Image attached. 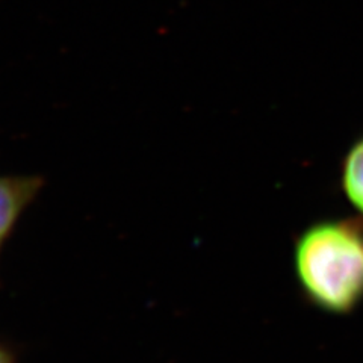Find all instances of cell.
<instances>
[{"mask_svg":"<svg viewBox=\"0 0 363 363\" xmlns=\"http://www.w3.org/2000/svg\"><path fill=\"white\" fill-rule=\"evenodd\" d=\"M295 274L316 308L345 315L363 300V217L320 221L294 250Z\"/></svg>","mask_w":363,"mask_h":363,"instance_id":"6da1fadb","label":"cell"},{"mask_svg":"<svg viewBox=\"0 0 363 363\" xmlns=\"http://www.w3.org/2000/svg\"><path fill=\"white\" fill-rule=\"evenodd\" d=\"M43 186L40 176H0V253Z\"/></svg>","mask_w":363,"mask_h":363,"instance_id":"7a4b0ae2","label":"cell"},{"mask_svg":"<svg viewBox=\"0 0 363 363\" xmlns=\"http://www.w3.org/2000/svg\"><path fill=\"white\" fill-rule=\"evenodd\" d=\"M342 189L363 217V136L347 153L342 164Z\"/></svg>","mask_w":363,"mask_h":363,"instance_id":"3957f363","label":"cell"},{"mask_svg":"<svg viewBox=\"0 0 363 363\" xmlns=\"http://www.w3.org/2000/svg\"><path fill=\"white\" fill-rule=\"evenodd\" d=\"M0 363H18L17 353L4 340H0Z\"/></svg>","mask_w":363,"mask_h":363,"instance_id":"277c9868","label":"cell"}]
</instances>
